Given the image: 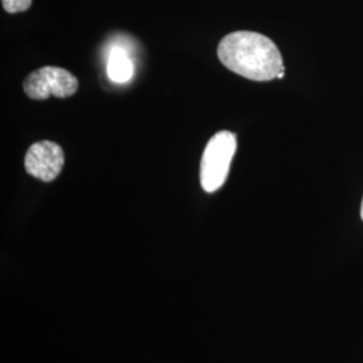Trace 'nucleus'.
Returning <instances> with one entry per match:
<instances>
[{
  "instance_id": "2",
  "label": "nucleus",
  "mask_w": 363,
  "mask_h": 363,
  "mask_svg": "<svg viewBox=\"0 0 363 363\" xmlns=\"http://www.w3.org/2000/svg\"><path fill=\"white\" fill-rule=\"evenodd\" d=\"M237 150V138L229 130L216 133L203 151L201 160V184L206 193H216L228 179Z\"/></svg>"
},
{
  "instance_id": "7",
  "label": "nucleus",
  "mask_w": 363,
  "mask_h": 363,
  "mask_svg": "<svg viewBox=\"0 0 363 363\" xmlns=\"http://www.w3.org/2000/svg\"><path fill=\"white\" fill-rule=\"evenodd\" d=\"M361 218L363 220V199H362V206H361Z\"/></svg>"
},
{
  "instance_id": "6",
  "label": "nucleus",
  "mask_w": 363,
  "mask_h": 363,
  "mask_svg": "<svg viewBox=\"0 0 363 363\" xmlns=\"http://www.w3.org/2000/svg\"><path fill=\"white\" fill-rule=\"evenodd\" d=\"M33 0H1L4 11L9 13H18L27 11L31 7Z\"/></svg>"
},
{
  "instance_id": "4",
  "label": "nucleus",
  "mask_w": 363,
  "mask_h": 363,
  "mask_svg": "<svg viewBox=\"0 0 363 363\" xmlns=\"http://www.w3.org/2000/svg\"><path fill=\"white\" fill-rule=\"evenodd\" d=\"M64 164V150L60 144L49 140L33 144L25 156L27 174L42 182H52L58 178Z\"/></svg>"
},
{
  "instance_id": "3",
  "label": "nucleus",
  "mask_w": 363,
  "mask_h": 363,
  "mask_svg": "<svg viewBox=\"0 0 363 363\" xmlns=\"http://www.w3.org/2000/svg\"><path fill=\"white\" fill-rule=\"evenodd\" d=\"M23 89L30 99L43 101L54 96L66 99L78 89V79L69 70L55 66H45L27 76Z\"/></svg>"
},
{
  "instance_id": "1",
  "label": "nucleus",
  "mask_w": 363,
  "mask_h": 363,
  "mask_svg": "<svg viewBox=\"0 0 363 363\" xmlns=\"http://www.w3.org/2000/svg\"><path fill=\"white\" fill-rule=\"evenodd\" d=\"M218 58L235 74L252 81H271L286 76L281 52L272 39L255 31H235L218 45Z\"/></svg>"
},
{
  "instance_id": "5",
  "label": "nucleus",
  "mask_w": 363,
  "mask_h": 363,
  "mask_svg": "<svg viewBox=\"0 0 363 363\" xmlns=\"http://www.w3.org/2000/svg\"><path fill=\"white\" fill-rule=\"evenodd\" d=\"M108 76L115 82H127L133 76V64L121 49H115L108 60Z\"/></svg>"
}]
</instances>
